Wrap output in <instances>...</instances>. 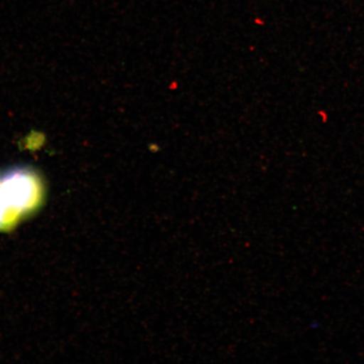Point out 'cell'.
<instances>
[{
    "instance_id": "obj_1",
    "label": "cell",
    "mask_w": 364,
    "mask_h": 364,
    "mask_svg": "<svg viewBox=\"0 0 364 364\" xmlns=\"http://www.w3.org/2000/svg\"><path fill=\"white\" fill-rule=\"evenodd\" d=\"M0 194L22 221L33 216L43 206L46 188L42 177L30 168H15L0 178Z\"/></svg>"
},
{
    "instance_id": "obj_2",
    "label": "cell",
    "mask_w": 364,
    "mask_h": 364,
    "mask_svg": "<svg viewBox=\"0 0 364 364\" xmlns=\"http://www.w3.org/2000/svg\"><path fill=\"white\" fill-rule=\"evenodd\" d=\"M21 222H22L21 218L7 206L0 194V232L6 233L12 231L20 225Z\"/></svg>"
}]
</instances>
